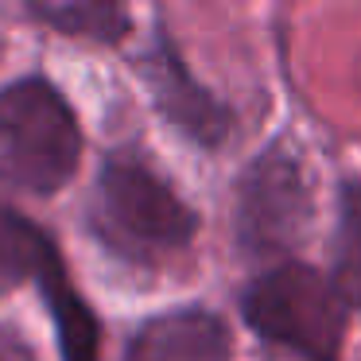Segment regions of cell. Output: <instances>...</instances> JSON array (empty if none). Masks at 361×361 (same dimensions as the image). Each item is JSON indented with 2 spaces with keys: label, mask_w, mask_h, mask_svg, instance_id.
I'll return each mask as SVG.
<instances>
[{
  "label": "cell",
  "mask_w": 361,
  "mask_h": 361,
  "mask_svg": "<svg viewBox=\"0 0 361 361\" xmlns=\"http://www.w3.org/2000/svg\"><path fill=\"white\" fill-rule=\"evenodd\" d=\"M86 229L109 257L156 268L190 249L198 210L152 167L140 148L105 152L86 202Z\"/></svg>",
  "instance_id": "6da1fadb"
},
{
  "label": "cell",
  "mask_w": 361,
  "mask_h": 361,
  "mask_svg": "<svg viewBox=\"0 0 361 361\" xmlns=\"http://www.w3.org/2000/svg\"><path fill=\"white\" fill-rule=\"evenodd\" d=\"M78 113L47 74L0 86V179L35 198H55L82 164Z\"/></svg>",
  "instance_id": "7a4b0ae2"
},
{
  "label": "cell",
  "mask_w": 361,
  "mask_h": 361,
  "mask_svg": "<svg viewBox=\"0 0 361 361\" xmlns=\"http://www.w3.org/2000/svg\"><path fill=\"white\" fill-rule=\"evenodd\" d=\"M241 319L264 345L295 361H342L350 326L342 295L307 260H276L241 288Z\"/></svg>",
  "instance_id": "3957f363"
},
{
  "label": "cell",
  "mask_w": 361,
  "mask_h": 361,
  "mask_svg": "<svg viewBox=\"0 0 361 361\" xmlns=\"http://www.w3.org/2000/svg\"><path fill=\"white\" fill-rule=\"evenodd\" d=\"M314 190L303 152L288 136H272L237 179L233 237L245 257L276 260L295 252L311 233Z\"/></svg>",
  "instance_id": "277c9868"
},
{
  "label": "cell",
  "mask_w": 361,
  "mask_h": 361,
  "mask_svg": "<svg viewBox=\"0 0 361 361\" xmlns=\"http://www.w3.org/2000/svg\"><path fill=\"white\" fill-rule=\"evenodd\" d=\"M133 71L140 78V86L148 90L152 109L164 117V125L171 133H179L187 144H195L202 152H218L229 144L237 125L233 109L210 86H202L195 78L171 27L164 24V16H156L148 43L133 55Z\"/></svg>",
  "instance_id": "5b68a950"
},
{
  "label": "cell",
  "mask_w": 361,
  "mask_h": 361,
  "mask_svg": "<svg viewBox=\"0 0 361 361\" xmlns=\"http://www.w3.org/2000/svg\"><path fill=\"white\" fill-rule=\"evenodd\" d=\"M233 338L218 311L183 303L136 322L121 361H229Z\"/></svg>",
  "instance_id": "8992f818"
},
{
  "label": "cell",
  "mask_w": 361,
  "mask_h": 361,
  "mask_svg": "<svg viewBox=\"0 0 361 361\" xmlns=\"http://www.w3.org/2000/svg\"><path fill=\"white\" fill-rule=\"evenodd\" d=\"M35 288H39L43 307L51 314L59 361H102V322H97L94 307L86 303V295L78 291L59 245L35 272Z\"/></svg>",
  "instance_id": "52a82bcc"
},
{
  "label": "cell",
  "mask_w": 361,
  "mask_h": 361,
  "mask_svg": "<svg viewBox=\"0 0 361 361\" xmlns=\"http://www.w3.org/2000/svg\"><path fill=\"white\" fill-rule=\"evenodd\" d=\"M24 12L66 39L97 47H117L133 35V12L117 0H27Z\"/></svg>",
  "instance_id": "ba28073f"
},
{
  "label": "cell",
  "mask_w": 361,
  "mask_h": 361,
  "mask_svg": "<svg viewBox=\"0 0 361 361\" xmlns=\"http://www.w3.org/2000/svg\"><path fill=\"white\" fill-rule=\"evenodd\" d=\"M330 283L342 295L345 311H361V175H345L338 183Z\"/></svg>",
  "instance_id": "9c48e42d"
},
{
  "label": "cell",
  "mask_w": 361,
  "mask_h": 361,
  "mask_svg": "<svg viewBox=\"0 0 361 361\" xmlns=\"http://www.w3.org/2000/svg\"><path fill=\"white\" fill-rule=\"evenodd\" d=\"M51 249H55V237L0 195V295L35 280Z\"/></svg>",
  "instance_id": "30bf717a"
},
{
  "label": "cell",
  "mask_w": 361,
  "mask_h": 361,
  "mask_svg": "<svg viewBox=\"0 0 361 361\" xmlns=\"http://www.w3.org/2000/svg\"><path fill=\"white\" fill-rule=\"evenodd\" d=\"M0 361H35V350L16 326L0 322Z\"/></svg>",
  "instance_id": "8fae6325"
}]
</instances>
